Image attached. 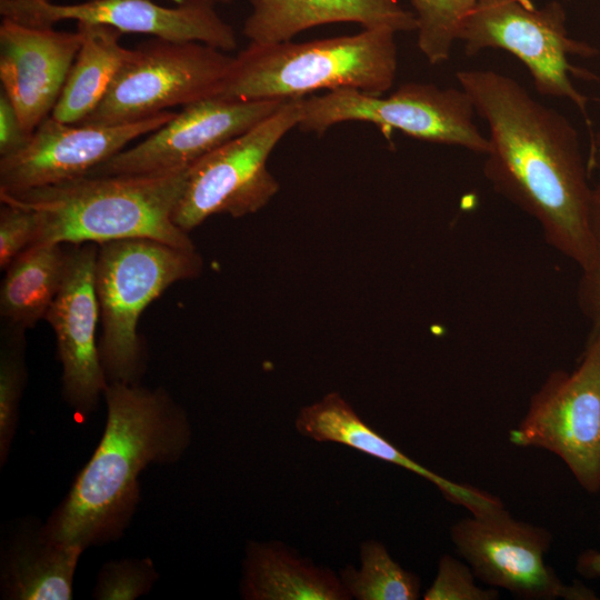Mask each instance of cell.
Here are the masks:
<instances>
[{
  "instance_id": "obj_1",
  "label": "cell",
  "mask_w": 600,
  "mask_h": 600,
  "mask_svg": "<svg viewBox=\"0 0 600 600\" xmlns=\"http://www.w3.org/2000/svg\"><path fill=\"white\" fill-rule=\"evenodd\" d=\"M456 77L489 130L484 177L537 221L552 248L584 270L592 187L577 130L507 74L461 70Z\"/></svg>"
},
{
  "instance_id": "obj_2",
  "label": "cell",
  "mask_w": 600,
  "mask_h": 600,
  "mask_svg": "<svg viewBox=\"0 0 600 600\" xmlns=\"http://www.w3.org/2000/svg\"><path fill=\"white\" fill-rule=\"evenodd\" d=\"M103 397L102 438L43 524L50 539L83 550L120 538L140 498L141 471L177 462L192 439L186 411L162 388L110 382Z\"/></svg>"
},
{
  "instance_id": "obj_3",
  "label": "cell",
  "mask_w": 600,
  "mask_h": 600,
  "mask_svg": "<svg viewBox=\"0 0 600 600\" xmlns=\"http://www.w3.org/2000/svg\"><path fill=\"white\" fill-rule=\"evenodd\" d=\"M187 170L142 176H84L16 193L0 192V201L36 212L34 243L99 244L149 238L196 249L189 233L172 219Z\"/></svg>"
},
{
  "instance_id": "obj_4",
  "label": "cell",
  "mask_w": 600,
  "mask_h": 600,
  "mask_svg": "<svg viewBox=\"0 0 600 600\" xmlns=\"http://www.w3.org/2000/svg\"><path fill=\"white\" fill-rule=\"evenodd\" d=\"M396 32L363 29L310 41L249 43L233 57L217 97L290 100L318 90L354 89L381 96L398 70Z\"/></svg>"
},
{
  "instance_id": "obj_5",
  "label": "cell",
  "mask_w": 600,
  "mask_h": 600,
  "mask_svg": "<svg viewBox=\"0 0 600 600\" xmlns=\"http://www.w3.org/2000/svg\"><path fill=\"white\" fill-rule=\"evenodd\" d=\"M197 249L131 238L98 244L94 287L101 334L99 356L108 383H138L146 368L138 333L143 310L178 281L202 271Z\"/></svg>"
},
{
  "instance_id": "obj_6",
  "label": "cell",
  "mask_w": 600,
  "mask_h": 600,
  "mask_svg": "<svg viewBox=\"0 0 600 600\" xmlns=\"http://www.w3.org/2000/svg\"><path fill=\"white\" fill-rule=\"evenodd\" d=\"M476 114L462 88L407 82L387 98L354 89L303 98L298 128L321 134L340 122L363 121L376 124L387 139L398 130L418 140L484 156L488 137L479 130Z\"/></svg>"
},
{
  "instance_id": "obj_7",
  "label": "cell",
  "mask_w": 600,
  "mask_h": 600,
  "mask_svg": "<svg viewBox=\"0 0 600 600\" xmlns=\"http://www.w3.org/2000/svg\"><path fill=\"white\" fill-rule=\"evenodd\" d=\"M302 101L287 100L267 119L191 164L173 210L176 226L189 233L214 214L241 218L266 207L280 188L268 169L269 156L299 126Z\"/></svg>"
},
{
  "instance_id": "obj_8",
  "label": "cell",
  "mask_w": 600,
  "mask_h": 600,
  "mask_svg": "<svg viewBox=\"0 0 600 600\" xmlns=\"http://www.w3.org/2000/svg\"><path fill=\"white\" fill-rule=\"evenodd\" d=\"M566 19L557 1L538 9L518 0H479L462 24L459 40L469 56L486 49L510 52L528 69L541 96L570 100L589 123V100L570 77L596 76L572 66L569 57H592L597 49L571 38Z\"/></svg>"
},
{
  "instance_id": "obj_9",
  "label": "cell",
  "mask_w": 600,
  "mask_h": 600,
  "mask_svg": "<svg viewBox=\"0 0 600 600\" xmlns=\"http://www.w3.org/2000/svg\"><path fill=\"white\" fill-rule=\"evenodd\" d=\"M509 441L557 456L586 492H600V323L578 366L550 372L531 396Z\"/></svg>"
},
{
  "instance_id": "obj_10",
  "label": "cell",
  "mask_w": 600,
  "mask_h": 600,
  "mask_svg": "<svg viewBox=\"0 0 600 600\" xmlns=\"http://www.w3.org/2000/svg\"><path fill=\"white\" fill-rule=\"evenodd\" d=\"M233 57L201 42L154 39L132 49L106 97L80 124L140 121L214 97Z\"/></svg>"
},
{
  "instance_id": "obj_11",
  "label": "cell",
  "mask_w": 600,
  "mask_h": 600,
  "mask_svg": "<svg viewBox=\"0 0 600 600\" xmlns=\"http://www.w3.org/2000/svg\"><path fill=\"white\" fill-rule=\"evenodd\" d=\"M449 536L478 580L517 599H599L580 580L563 582L546 563L553 541L547 528L513 518L504 506L456 521Z\"/></svg>"
},
{
  "instance_id": "obj_12",
  "label": "cell",
  "mask_w": 600,
  "mask_h": 600,
  "mask_svg": "<svg viewBox=\"0 0 600 600\" xmlns=\"http://www.w3.org/2000/svg\"><path fill=\"white\" fill-rule=\"evenodd\" d=\"M287 100L210 97L190 103L134 147L123 149L87 176H142L188 169L247 132Z\"/></svg>"
},
{
  "instance_id": "obj_13",
  "label": "cell",
  "mask_w": 600,
  "mask_h": 600,
  "mask_svg": "<svg viewBox=\"0 0 600 600\" xmlns=\"http://www.w3.org/2000/svg\"><path fill=\"white\" fill-rule=\"evenodd\" d=\"M0 14L33 27H53L73 20L104 24L122 33H142L174 42H201L222 51L238 46L233 28L213 3L191 0L163 7L152 0H82L53 3L49 0H0Z\"/></svg>"
},
{
  "instance_id": "obj_14",
  "label": "cell",
  "mask_w": 600,
  "mask_h": 600,
  "mask_svg": "<svg viewBox=\"0 0 600 600\" xmlns=\"http://www.w3.org/2000/svg\"><path fill=\"white\" fill-rule=\"evenodd\" d=\"M164 111L122 124H71L48 117L20 150L0 157V192L16 193L87 176L174 117Z\"/></svg>"
},
{
  "instance_id": "obj_15",
  "label": "cell",
  "mask_w": 600,
  "mask_h": 600,
  "mask_svg": "<svg viewBox=\"0 0 600 600\" xmlns=\"http://www.w3.org/2000/svg\"><path fill=\"white\" fill-rule=\"evenodd\" d=\"M68 264L61 288L44 319L56 334L62 366V394L76 412L96 410L108 381L97 340L99 304L94 287L98 243L68 244Z\"/></svg>"
},
{
  "instance_id": "obj_16",
  "label": "cell",
  "mask_w": 600,
  "mask_h": 600,
  "mask_svg": "<svg viewBox=\"0 0 600 600\" xmlns=\"http://www.w3.org/2000/svg\"><path fill=\"white\" fill-rule=\"evenodd\" d=\"M82 36L53 27H33L2 18L1 90L28 134L50 117L81 47Z\"/></svg>"
},
{
  "instance_id": "obj_17",
  "label": "cell",
  "mask_w": 600,
  "mask_h": 600,
  "mask_svg": "<svg viewBox=\"0 0 600 600\" xmlns=\"http://www.w3.org/2000/svg\"><path fill=\"white\" fill-rule=\"evenodd\" d=\"M296 430L317 442H333L401 467L433 484L442 497L470 513H482L504 506L481 489L447 479L421 466L367 424L338 392L302 407L294 420Z\"/></svg>"
},
{
  "instance_id": "obj_18",
  "label": "cell",
  "mask_w": 600,
  "mask_h": 600,
  "mask_svg": "<svg viewBox=\"0 0 600 600\" xmlns=\"http://www.w3.org/2000/svg\"><path fill=\"white\" fill-rule=\"evenodd\" d=\"M250 8L242 33L251 43L289 41L312 27L337 22L396 33L417 29L414 13L399 0H250Z\"/></svg>"
},
{
  "instance_id": "obj_19",
  "label": "cell",
  "mask_w": 600,
  "mask_h": 600,
  "mask_svg": "<svg viewBox=\"0 0 600 600\" xmlns=\"http://www.w3.org/2000/svg\"><path fill=\"white\" fill-rule=\"evenodd\" d=\"M240 594L246 600H350L339 573L282 541H249Z\"/></svg>"
},
{
  "instance_id": "obj_20",
  "label": "cell",
  "mask_w": 600,
  "mask_h": 600,
  "mask_svg": "<svg viewBox=\"0 0 600 600\" xmlns=\"http://www.w3.org/2000/svg\"><path fill=\"white\" fill-rule=\"evenodd\" d=\"M82 551L79 546L50 539L43 526H21L2 551V597L10 600L71 599Z\"/></svg>"
},
{
  "instance_id": "obj_21",
  "label": "cell",
  "mask_w": 600,
  "mask_h": 600,
  "mask_svg": "<svg viewBox=\"0 0 600 600\" xmlns=\"http://www.w3.org/2000/svg\"><path fill=\"white\" fill-rule=\"evenodd\" d=\"M81 47L67 76L51 117L80 124L109 91L132 49L120 43L122 32L98 23L78 22Z\"/></svg>"
},
{
  "instance_id": "obj_22",
  "label": "cell",
  "mask_w": 600,
  "mask_h": 600,
  "mask_svg": "<svg viewBox=\"0 0 600 600\" xmlns=\"http://www.w3.org/2000/svg\"><path fill=\"white\" fill-rule=\"evenodd\" d=\"M68 244L34 243L4 270L0 288L2 326L27 331L44 319L68 264Z\"/></svg>"
},
{
  "instance_id": "obj_23",
  "label": "cell",
  "mask_w": 600,
  "mask_h": 600,
  "mask_svg": "<svg viewBox=\"0 0 600 600\" xmlns=\"http://www.w3.org/2000/svg\"><path fill=\"white\" fill-rule=\"evenodd\" d=\"M360 566H346L339 577L351 599L417 600L421 596L420 577L396 561L378 540L360 544Z\"/></svg>"
},
{
  "instance_id": "obj_24",
  "label": "cell",
  "mask_w": 600,
  "mask_h": 600,
  "mask_svg": "<svg viewBox=\"0 0 600 600\" xmlns=\"http://www.w3.org/2000/svg\"><path fill=\"white\" fill-rule=\"evenodd\" d=\"M417 20L418 47L431 64L450 58L463 22L479 0H409Z\"/></svg>"
},
{
  "instance_id": "obj_25",
  "label": "cell",
  "mask_w": 600,
  "mask_h": 600,
  "mask_svg": "<svg viewBox=\"0 0 600 600\" xmlns=\"http://www.w3.org/2000/svg\"><path fill=\"white\" fill-rule=\"evenodd\" d=\"M26 331L1 324L0 331V464L7 461L16 434L19 403L27 382Z\"/></svg>"
},
{
  "instance_id": "obj_26",
  "label": "cell",
  "mask_w": 600,
  "mask_h": 600,
  "mask_svg": "<svg viewBox=\"0 0 600 600\" xmlns=\"http://www.w3.org/2000/svg\"><path fill=\"white\" fill-rule=\"evenodd\" d=\"M157 578L150 559L112 560L101 568L92 597L99 600H132L146 594Z\"/></svg>"
},
{
  "instance_id": "obj_27",
  "label": "cell",
  "mask_w": 600,
  "mask_h": 600,
  "mask_svg": "<svg viewBox=\"0 0 600 600\" xmlns=\"http://www.w3.org/2000/svg\"><path fill=\"white\" fill-rule=\"evenodd\" d=\"M469 564L444 553L440 557L437 573L423 593L424 600H497L499 589L479 587Z\"/></svg>"
},
{
  "instance_id": "obj_28",
  "label": "cell",
  "mask_w": 600,
  "mask_h": 600,
  "mask_svg": "<svg viewBox=\"0 0 600 600\" xmlns=\"http://www.w3.org/2000/svg\"><path fill=\"white\" fill-rule=\"evenodd\" d=\"M590 166L597 171L590 203L591 259L588 267L581 271L578 299L591 324L597 326L600 323V148L591 153Z\"/></svg>"
},
{
  "instance_id": "obj_29",
  "label": "cell",
  "mask_w": 600,
  "mask_h": 600,
  "mask_svg": "<svg viewBox=\"0 0 600 600\" xmlns=\"http://www.w3.org/2000/svg\"><path fill=\"white\" fill-rule=\"evenodd\" d=\"M38 217L34 211L10 202L0 208V269L8 266L34 243Z\"/></svg>"
},
{
  "instance_id": "obj_30",
  "label": "cell",
  "mask_w": 600,
  "mask_h": 600,
  "mask_svg": "<svg viewBox=\"0 0 600 600\" xmlns=\"http://www.w3.org/2000/svg\"><path fill=\"white\" fill-rule=\"evenodd\" d=\"M8 96L0 92V157L23 148L30 139Z\"/></svg>"
},
{
  "instance_id": "obj_31",
  "label": "cell",
  "mask_w": 600,
  "mask_h": 600,
  "mask_svg": "<svg viewBox=\"0 0 600 600\" xmlns=\"http://www.w3.org/2000/svg\"><path fill=\"white\" fill-rule=\"evenodd\" d=\"M599 531H600V510H599ZM574 569L577 573L588 580L600 578V550L586 549L581 551L576 559Z\"/></svg>"
},
{
  "instance_id": "obj_32",
  "label": "cell",
  "mask_w": 600,
  "mask_h": 600,
  "mask_svg": "<svg viewBox=\"0 0 600 600\" xmlns=\"http://www.w3.org/2000/svg\"><path fill=\"white\" fill-rule=\"evenodd\" d=\"M598 148H600V130L597 132L596 137L592 139L591 153Z\"/></svg>"
},
{
  "instance_id": "obj_33",
  "label": "cell",
  "mask_w": 600,
  "mask_h": 600,
  "mask_svg": "<svg viewBox=\"0 0 600 600\" xmlns=\"http://www.w3.org/2000/svg\"><path fill=\"white\" fill-rule=\"evenodd\" d=\"M171 1H173L176 4H182V3L191 1V0H171ZM201 1H208V2H211V3H217V2H230L231 0H201Z\"/></svg>"
},
{
  "instance_id": "obj_34",
  "label": "cell",
  "mask_w": 600,
  "mask_h": 600,
  "mask_svg": "<svg viewBox=\"0 0 600 600\" xmlns=\"http://www.w3.org/2000/svg\"><path fill=\"white\" fill-rule=\"evenodd\" d=\"M518 1L524 2V3H530L531 2V0H518Z\"/></svg>"
},
{
  "instance_id": "obj_35",
  "label": "cell",
  "mask_w": 600,
  "mask_h": 600,
  "mask_svg": "<svg viewBox=\"0 0 600 600\" xmlns=\"http://www.w3.org/2000/svg\"><path fill=\"white\" fill-rule=\"evenodd\" d=\"M49 1H51V0H49Z\"/></svg>"
}]
</instances>
